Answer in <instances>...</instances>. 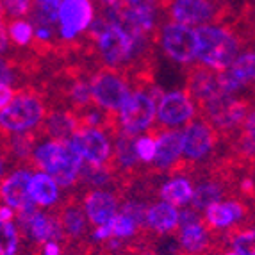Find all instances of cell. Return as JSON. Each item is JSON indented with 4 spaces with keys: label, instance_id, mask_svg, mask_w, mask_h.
<instances>
[{
    "label": "cell",
    "instance_id": "obj_25",
    "mask_svg": "<svg viewBox=\"0 0 255 255\" xmlns=\"http://www.w3.org/2000/svg\"><path fill=\"white\" fill-rule=\"evenodd\" d=\"M180 245L187 254H200L207 248L209 245V234L207 229L204 227L202 221L182 225L180 230Z\"/></svg>",
    "mask_w": 255,
    "mask_h": 255
},
{
    "label": "cell",
    "instance_id": "obj_22",
    "mask_svg": "<svg viewBox=\"0 0 255 255\" xmlns=\"http://www.w3.org/2000/svg\"><path fill=\"white\" fill-rule=\"evenodd\" d=\"M145 225L157 234H168L179 227V211L166 202H159L146 209Z\"/></svg>",
    "mask_w": 255,
    "mask_h": 255
},
{
    "label": "cell",
    "instance_id": "obj_31",
    "mask_svg": "<svg viewBox=\"0 0 255 255\" xmlns=\"http://www.w3.org/2000/svg\"><path fill=\"white\" fill-rule=\"evenodd\" d=\"M139 227L127 218L125 214L118 213L113 221H111V239H128V238H134L137 232Z\"/></svg>",
    "mask_w": 255,
    "mask_h": 255
},
{
    "label": "cell",
    "instance_id": "obj_41",
    "mask_svg": "<svg viewBox=\"0 0 255 255\" xmlns=\"http://www.w3.org/2000/svg\"><path fill=\"white\" fill-rule=\"evenodd\" d=\"M4 171H5L4 161H2V159H0V179H2V175H4Z\"/></svg>",
    "mask_w": 255,
    "mask_h": 255
},
{
    "label": "cell",
    "instance_id": "obj_1",
    "mask_svg": "<svg viewBox=\"0 0 255 255\" xmlns=\"http://www.w3.org/2000/svg\"><path fill=\"white\" fill-rule=\"evenodd\" d=\"M102 20L130 36L132 41L148 38L155 23L157 0H100Z\"/></svg>",
    "mask_w": 255,
    "mask_h": 255
},
{
    "label": "cell",
    "instance_id": "obj_42",
    "mask_svg": "<svg viewBox=\"0 0 255 255\" xmlns=\"http://www.w3.org/2000/svg\"><path fill=\"white\" fill-rule=\"evenodd\" d=\"M225 255H236L234 252H229V254H225Z\"/></svg>",
    "mask_w": 255,
    "mask_h": 255
},
{
    "label": "cell",
    "instance_id": "obj_40",
    "mask_svg": "<svg viewBox=\"0 0 255 255\" xmlns=\"http://www.w3.org/2000/svg\"><path fill=\"white\" fill-rule=\"evenodd\" d=\"M14 216L13 209H9L7 205H4V207H0V221H11Z\"/></svg>",
    "mask_w": 255,
    "mask_h": 255
},
{
    "label": "cell",
    "instance_id": "obj_4",
    "mask_svg": "<svg viewBox=\"0 0 255 255\" xmlns=\"http://www.w3.org/2000/svg\"><path fill=\"white\" fill-rule=\"evenodd\" d=\"M90 41L97 47L98 54L109 68H118L134 59V41L124 30L113 23L98 18L90 25Z\"/></svg>",
    "mask_w": 255,
    "mask_h": 255
},
{
    "label": "cell",
    "instance_id": "obj_26",
    "mask_svg": "<svg viewBox=\"0 0 255 255\" xmlns=\"http://www.w3.org/2000/svg\"><path fill=\"white\" fill-rule=\"evenodd\" d=\"M61 227V232H66L72 238L81 236L86 229V216L81 211V207L75 204H68L61 211V216L57 220Z\"/></svg>",
    "mask_w": 255,
    "mask_h": 255
},
{
    "label": "cell",
    "instance_id": "obj_14",
    "mask_svg": "<svg viewBox=\"0 0 255 255\" xmlns=\"http://www.w3.org/2000/svg\"><path fill=\"white\" fill-rule=\"evenodd\" d=\"M159 125L164 128L179 127L189 124L195 116V104L186 91H171L159 98V106L155 107Z\"/></svg>",
    "mask_w": 255,
    "mask_h": 255
},
{
    "label": "cell",
    "instance_id": "obj_6",
    "mask_svg": "<svg viewBox=\"0 0 255 255\" xmlns=\"http://www.w3.org/2000/svg\"><path fill=\"white\" fill-rule=\"evenodd\" d=\"M47 107L36 93H20L11 100L5 109L0 111V130L27 132L41 124Z\"/></svg>",
    "mask_w": 255,
    "mask_h": 255
},
{
    "label": "cell",
    "instance_id": "obj_20",
    "mask_svg": "<svg viewBox=\"0 0 255 255\" xmlns=\"http://www.w3.org/2000/svg\"><path fill=\"white\" fill-rule=\"evenodd\" d=\"M41 132L50 136V139L70 141L79 128V118L70 109H54L50 113H45L41 120Z\"/></svg>",
    "mask_w": 255,
    "mask_h": 255
},
{
    "label": "cell",
    "instance_id": "obj_12",
    "mask_svg": "<svg viewBox=\"0 0 255 255\" xmlns=\"http://www.w3.org/2000/svg\"><path fill=\"white\" fill-rule=\"evenodd\" d=\"M162 50L177 63L187 64L196 57V32L182 23H168L161 32Z\"/></svg>",
    "mask_w": 255,
    "mask_h": 255
},
{
    "label": "cell",
    "instance_id": "obj_28",
    "mask_svg": "<svg viewBox=\"0 0 255 255\" xmlns=\"http://www.w3.org/2000/svg\"><path fill=\"white\" fill-rule=\"evenodd\" d=\"M36 137H38V134H34L32 130L18 132L16 136L11 137V141L7 143L9 153L18 159L32 157V148L36 145Z\"/></svg>",
    "mask_w": 255,
    "mask_h": 255
},
{
    "label": "cell",
    "instance_id": "obj_37",
    "mask_svg": "<svg viewBox=\"0 0 255 255\" xmlns=\"http://www.w3.org/2000/svg\"><path fill=\"white\" fill-rule=\"evenodd\" d=\"M14 98V90L7 84H0V111L11 104V100Z\"/></svg>",
    "mask_w": 255,
    "mask_h": 255
},
{
    "label": "cell",
    "instance_id": "obj_24",
    "mask_svg": "<svg viewBox=\"0 0 255 255\" xmlns=\"http://www.w3.org/2000/svg\"><path fill=\"white\" fill-rule=\"evenodd\" d=\"M191 196H193V184L191 180L184 179V177H175V179L168 180L161 187L162 202L173 205V207L189 204Z\"/></svg>",
    "mask_w": 255,
    "mask_h": 255
},
{
    "label": "cell",
    "instance_id": "obj_30",
    "mask_svg": "<svg viewBox=\"0 0 255 255\" xmlns=\"http://www.w3.org/2000/svg\"><path fill=\"white\" fill-rule=\"evenodd\" d=\"M9 36L16 47H27L34 39V29L30 25V21L14 20L9 23Z\"/></svg>",
    "mask_w": 255,
    "mask_h": 255
},
{
    "label": "cell",
    "instance_id": "obj_15",
    "mask_svg": "<svg viewBox=\"0 0 255 255\" xmlns=\"http://www.w3.org/2000/svg\"><path fill=\"white\" fill-rule=\"evenodd\" d=\"M18 216H20L21 227L27 230L29 238L34 239L36 243L55 241V239H59L63 236L57 220L39 213L38 209H36V204L18 211Z\"/></svg>",
    "mask_w": 255,
    "mask_h": 255
},
{
    "label": "cell",
    "instance_id": "obj_11",
    "mask_svg": "<svg viewBox=\"0 0 255 255\" xmlns=\"http://www.w3.org/2000/svg\"><path fill=\"white\" fill-rule=\"evenodd\" d=\"M93 21L91 0H64L57 13L59 36L64 41H72L90 29Z\"/></svg>",
    "mask_w": 255,
    "mask_h": 255
},
{
    "label": "cell",
    "instance_id": "obj_36",
    "mask_svg": "<svg viewBox=\"0 0 255 255\" xmlns=\"http://www.w3.org/2000/svg\"><path fill=\"white\" fill-rule=\"evenodd\" d=\"M122 214L130 218L137 227H143L146 216V205H143L141 202H127L124 205V209H122Z\"/></svg>",
    "mask_w": 255,
    "mask_h": 255
},
{
    "label": "cell",
    "instance_id": "obj_8",
    "mask_svg": "<svg viewBox=\"0 0 255 255\" xmlns=\"http://www.w3.org/2000/svg\"><path fill=\"white\" fill-rule=\"evenodd\" d=\"M153 118H155V100L146 88H137L130 91L120 109L118 130L128 136H137L139 132L150 128Z\"/></svg>",
    "mask_w": 255,
    "mask_h": 255
},
{
    "label": "cell",
    "instance_id": "obj_39",
    "mask_svg": "<svg viewBox=\"0 0 255 255\" xmlns=\"http://www.w3.org/2000/svg\"><path fill=\"white\" fill-rule=\"evenodd\" d=\"M43 255H61V247L55 241L43 243Z\"/></svg>",
    "mask_w": 255,
    "mask_h": 255
},
{
    "label": "cell",
    "instance_id": "obj_3",
    "mask_svg": "<svg viewBox=\"0 0 255 255\" xmlns=\"http://www.w3.org/2000/svg\"><path fill=\"white\" fill-rule=\"evenodd\" d=\"M32 159L41 170H45L43 173H47L61 187L73 186L81 175L82 159L73 152L68 141H45L34 150Z\"/></svg>",
    "mask_w": 255,
    "mask_h": 255
},
{
    "label": "cell",
    "instance_id": "obj_21",
    "mask_svg": "<svg viewBox=\"0 0 255 255\" xmlns=\"http://www.w3.org/2000/svg\"><path fill=\"white\" fill-rule=\"evenodd\" d=\"M245 216V207L238 200L214 202L205 207V221L213 229H227Z\"/></svg>",
    "mask_w": 255,
    "mask_h": 255
},
{
    "label": "cell",
    "instance_id": "obj_27",
    "mask_svg": "<svg viewBox=\"0 0 255 255\" xmlns=\"http://www.w3.org/2000/svg\"><path fill=\"white\" fill-rule=\"evenodd\" d=\"M221 196H223L221 184L218 180H205L196 189H193V209H205L214 202H220Z\"/></svg>",
    "mask_w": 255,
    "mask_h": 255
},
{
    "label": "cell",
    "instance_id": "obj_17",
    "mask_svg": "<svg viewBox=\"0 0 255 255\" xmlns=\"http://www.w3.org/2000/svg\"><path fill=\"white\" fill-rule=\"evenodd\" d=\"M155 136V157L153 170H171L180 161L182 153V132L177 130H157L153 128Z\"/></svg>",
    "mask_w": 255,
    "mask_h": 255
},
{
    "label": "cell",
    "instance_id": "obj_9",
    "mask_svg": "<svg viewBox=\"0 0 255 255\" xmlns=\"http://www.w3.org/2000/svg\"><path fill=\"white\" fill-rule=\"evenodd\" d=\"M68 145L82 159L93 166H107L111 159V141L106 132L97 127H79Z\"/></svg>",
    "mask_w": 255,
    "mask_h": 255
},
{
    "label": "cell",
    "instance_id": "obj_43",
    "mask_svg": "<svg viewBox=\"0 0 255 255\" xmlns=\"http://www.w3.org/2000/svg\"><path fill=\"white\" fill-rule=\"evenodd\" d=\"M143 255H155V254H143Z\"/></svg>",
    "mask_w": 255,
    "mask_h": 255
},
{
    "label": "cell",
    "instance_id": "obj_29",
    "mask_svg": "<svg viewBox=\"0 0 255 255\" xmlns=\"http://www.w3.org/2000/svg\"><path fill=\"white\" fill-rule=\"evenodd\" d=\"M18 232L11 221H0V255H16Z\"/></svg>",
    "mask_w": 255,
    "mask_h": 255
},
{
    "label": "cell",
    "instance_id": "obj_16",
    "mask_svg": "<svg viewBox=\"0 0 255 255\" xmlns=\"http://www.w3.org/2000/svg\"><path fill=\"white\" fill-rule=\"evenodd\" d=\"M191 100H196L198 106L207 102L209 98L216 97L221 91L220 72L211 70L207 66H193L187 75V91Z\"/></svg>",
    "mask_w": 255,
    "mask_h": 255
},
{
    "label": "cell",
    "instance_id": "obj_7",
    "mask_svg": "<svg viewBox=\"0 0 255 255\" xmlns=\"http://www.w3.org/2000/svg\"><path fill=\"white\" fill-rule=\"evenodd\" d=\"M200 109L205 122L216 132H232L238 125H243L252 113V109L247 107V100L227 93H218L216 97L209 98L207 102L200 104Z\"/></svg>",
    "mask_w": 255,
    "mask_h": 255
},
{
    "label": "cell",
    "instance_id": "obj_19",
    "mask_svg": "<svg viewBox=\"0 0 255 255\" xmlns=\"http://www.w3.org/2000/svg\"><path fill=\"white\" fill-rule=\"evenodd\" d=\"M84 213L95 227H104L118 214V198L104 189L90 191L84 198Z\"/></svg>",
    "mask_w": 255,
    "mask_h": 255
},
{
    "label": "cell",
    "instance_id": "obj_10",
    "mask_svg": "<svg viewBox=\"0 0 255 255\" xmlns=\"http://www.w3.org/2000/svg\"><path fill=\"white\" fill-rule=\"evenodd\" d=\"M227 7L218 0H175L170 5V16L175 23L182 25H211V21L221 20Z\"/></svg>",
    "mask_w": 255,
    "mask_h": 255
},
{
    "label": "cell",
    "instance_id": "obj_23",
    "mask_svg": "<svg viewBox=\"0 0 255 255\" xmlns=\"http://www.w3.org/2000/svg\"><path fill=\"white\" fill-rule=\"evenodd\" d=\"M30 196L39 207H50L59 200V186L47 173H34L30 177Z\"/></svg>",
    "mask_w": 255,
    "mask_h": 255
},
{
    "label": "cell",
    "instance_id": "obj_2",
    "mask_svg": "<svg viewBox=\"0 0 255 255\" xmlns=\"http://www.w3.org/2000/svg\"><path fill=\"white\" fill-rule=\"evenodd\" d=\"M196 32V57L204 66L223 72L239 55L241 38L220 25H200Z\"/></svg>",
    "mask_w": 255,
    "mask_h": 255
},
{
    "label": "cell",
    "instance_id": "obj_35",
    "mask_svg": "<svg viewBox=\"0 0 255 255\" xmlns=\"http://www.w3.org/2000/svg\"><path fill=\"white\" fill-rule=\"evenodd\" d=\"M34 5V0H0L2 14H7L11 18H20L30 13Z\"/></svg>",
    "mask_w": 255,
    "mask_h": 255
},
{
    "label": "cell",
    "instance_id": "obj_18",
    "mask_svg": "<svg viewBox=\"0 0 255 255\" xmlns=\"http://www.w3.org/2000/svg\"><path fill=\"white\" fill-rule=\"evenodd\" d=\"M30 177L32 175L25 170L14 171L9 175L4 182L0 184V198L5 202L9 209L21 211V209L32 205V196H30Z\"/></svg>",
    "mask_w": 255,
    "mask_h": 255
},
{
    "label": "cell",
    "instance_id": "obj_38",
    "mask_svg": "<svg viewBox=\"0 0 255 255\" xmlns=\"http://www.w3.org/2000/svg\"><path fill=\"white\" fill-rule=\"evenodd\" d=\"M7 50V30H5L4 16H0V54Z\"/></svg>",
    "mask_w": 255,
    "mask_h": 255
},
{
    "label": "cell",
    "instance_id": "obj_32",
    "mask_svg": "<svg viewBox=\"0 0 255 255\" xmlns=\"http://www.w3.org/2000/svg\"><path fill=\"white\" fill-rule=\"evenodd\" d=\"M232 252L236 255H255V232L243 230L232 238Z\"/></svg>",
    "mask_w": 255,
    "mask_h": 255
},
{
    "label": "cell",
    "instance_id": "obj_13",
    "mask_svg": "<svg viewBox=\"0 0 255 255\" xmlns=\"http://www.w3.org/2000/svg\"><path fill=\"white\" fill-rule=\"evenodd\" d=\"M218 143V132L214 130L205 120L187 124V128L182 132V153L184 161L196 162L204 161L211 155Z\"/></svg>",
    "mask_w": 255,
    "mask_h": 255
},
{
    "label": "cell",
    "instance_id": "obj_33",
    "mask_svg": "<svg viewBox=\"0 0 255 255\" xmlns=\"http://www.w3.org/2000/svg\"><path fill=\"white\" fill-rule=\"evenodd\" d=\"M63 2L64 0H36V7L30 11L54 25V23H57V13H59Z\"/></svg>",
    "mask_w": 255,
    "mask_h": 255
},
{
    "label": "cell",
    "instance_id": "obj_34",
    "mask_svg": "<svg viewBox=\"0 0 255 255\" xmlns=\"http://www.w3.org/2000/svg\"><path fill=\"white\" fill-rule=\"evenodd\" d=\"M134 152H136L137 161L145 162V164L152 162L155 157V136L152 134V136L137 137L134 141Z\"/></svg>",
    "mask_w": 255,
    "mask_h": 255
},
{
    "label": "cell",
    "instance_id": "obj_5",
    "mask_svg": "<svg viewBox=\"0 0 255 255\" xmlns=\"http://www.w3.org/2000/svg\"><path fill=\"white\" fill-rule=\"evenodd\" d=\"M91 100L98 109L107 111L109 116H115L127 97L130 95L128 90V79L118 68H102L90 79Z\"/></svg>",
    "mask_w": 255,
    "mask_h": 255
}]
</instances>
